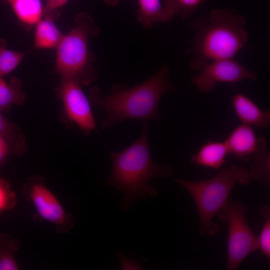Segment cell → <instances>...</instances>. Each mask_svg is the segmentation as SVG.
Returning a JSON list of instances; mask_svg holds the SVG:
<instances>
[{"instance_id": "6da1fadb", "label": "cell", "mask_w": 270, "mask_h": 270, "mask_svg": "<svg viewBox=\"0 0 270 270\" xmlns=\"http://www.w3.org/2000/svg\"><path fill=\"white\" fill-rule=\"evenodd\" d=\"M169 75L168 67L164 64L150 78L131 88L116 84L107 95H102L96 86L92 88L88 94L90 104L106 113L102 126L108 129L128 119L158 120L162 97L174 90Z\"/></svg>"}, {"instance_id": "7a4b0ae2", "label": "cell", "mask_w": 270, "mask_h": 270, "mask_svg": "<svg viewBox=\"0 0 270 270\" xmlns=\"http://www.w3.org/2000/svg\"><path fill=\"white\" fill-rule=\"evenodd\" d=\"M143 123L139 138L132 144L120 152L110 151L112 170L104 184L122 192L120 208L126 211L138 199L158 195L156 188L149 184L152 179L170 178L174 174L170 166L153 160L148 142L150 126L146 122Z\"/></svg>"}, {"instance_id": "3957f363", "label": "cell", "mask_w": 270, "mask_h": 270, "mask_svg": "<svg viewBox=\"0 0 270 270\" xmlns=\"http://www.w3.org/2000/svg\"><path fill=\"white\" fill-rule=\"evenodd\" d=\"M246 24L234 9H214L208 17L192 22L194 36L187 50L190 68L200 71L210 60L234 58L246 46Z\"/></svg>"}, {"instance_id": "277c9868", "label": "cell", "mask_w": 270, "mask_h": 270, "mask_svg": "<svg viewBox=\"0 0 270 270\" xmlns=\"http://www.w3.org/2000/svg\"><path fill=\"white\" fill-rule=\"evenodd\" d=\"M248 170L237 164L221 170L214 177L199 181L175 178L190 194L196 206L200 219V234L214 236L220 230L214 217L230 200V192L238 183L248 185L252 180Z\"/></svg>"}, {"instance_id": "5b68a950", "label": "cell", "mask_w": 270, "mask_h": 270, "mask_svg": "<svg viewBox=\"0 0 270 270\" xmlns=\"http://www.w3.org/2000/svg\"><path fill=\"white\" fill-rule=\"evenodd\" d=\"M75 20L76 26L64 35L56 49L54 71L62 78H75L88 85L98 76L94 58L88 50V39L98 35L100 30L88 14H78Z\"/></svg>"}, {"instance_id": "8992f818", "label": "cell", "mask_w": 270, "mask_h": 270, "mask_svg": "<svg viewBox=\"0 0 270 270\" xmlns=\"http://www.w3.org/2000/svg\"><path fill=\"white\" fill-rule=\"evenodd\" d=\"M248 210L244 204L229 200L216 214L221 220L228 223V270H237L250 254L258 249L257 236L246 218Z\"/></svg>"}, {"instance_id": "52a82bcc", "label": "cell", "mask_w": 270, "mask_h": 270, "mask_svg": "<svg viewBox=\"0 0 270 270\" xmlns=\"http://www.w3.org/2000/svg\"><path fill=\"white\" fill-rule=\"evenodd\" d=\"M22 193L32 204L38 216L53 224L58 232H68L72 228L74 217L66 211L55 195L45 186L42 176L30 177L23 186Z\"/></svg>"}, {"instance_id": "ba28073f", "label": "cell", "mask_w": 270, "mask_h": 270, "mask_svg": "<svg viewBox=\"0 0 270 270\" xmlns=\"http://www.w3.org/2000/svg\"><path fill=\"white\" fill-rule=\"evenodd\" d=\"M55 92L62 102L64 116L69 122L76 124L86 136L92 132H96L91 104L78 80L62 78Z\"/></svg>"}, {"instance_id": "9c48e42d", "label": "cell", "mask_w": 270, "mask_h": 270, "mask_svg": "<svg viewBox=\"0 0 270 270\" xmlns=\"http://www.w3.org/2000/svg\"><path fill=\"white\" fill-rule=\"evenodd\" d=\"M256 74L230 58L208 63L200 74L192 76L191 82L200 92L208 93L215 89L218 82L233 84L244 80H256Z\"/></svg>"}, {"instance_id": "30bf717a", "label": "cell", "mask_w": 270, "mask_h": 270, "mask_svg": "<svg viewBox=\"0 0 270 270\" xmlns=\"http://www.w3.org/2000/svg\"><path fill=\"white\" fill-rule=\"evenodd\" d=\"M224 142L229 154L243 161H249L258 150L259 140L250 126L242 124L231 132Z\"/></svg>"}, {"instance_id": "8fae6325", "label": "cell", "mask_w": 270, "mask_h": 270, "mask_svg": "<svg viewBox=\"0 0 270 270\" xmlns=\"http://www.w3.org/2000/svg\"><path fill=\"white\" fill-rule=\"evenodd\" d=\"M232 104L242 124L254 126L262 130L269 127L270 110H262L250 98L242 94H236L233 96Z\"/></svg>"}, {"instance_id": "7c38bea8", "label": "cell", "mask_w": 270, "mask_h": 270, "mask_svg": "<svg viewBox=\"0 0 270 270\" xmlns=\"http://www.w3.org/2000/svg\"><path fill=\"white\" fill-rule=\"evenodd\" d=\"M228 154L225 142L208 140L192 156L190 162L199 166L217 170L226 162Z\"/></svg>"}, {"instance_id": "4fadbf2b", "label": "cell", "mask_w": 270, "mask_h": 270, "mask_svg": "<svg viewBox=\"0 0 270 270\" xmlns=\"http://www.w3.org/2000/svg\"><path fill=\"white\" fill-rule=\"evenodd\" d=\"M12 8L19 22L26 29L33 28L44 15L40 0H0Z\"/></svg>"}, {"instance_id": "5bb4252c", "label": "cell", "mask_w": 270, "mask_h": 270, "mask_svg": "<svg viewBox=\"0 0 270 270\" xmlns=\"http://www.w3.org/2000/svg\"><path fill=\"white\" fill-rule=\"evenodd\" d=\"M54 18L44 16L35 26L34 49H56L64 35L54 22Z\"/></svg>"}, {"instance_id": "9a60e30c", "label": "cell", "mask_w": 270, "mask_h": 270, "mask_svg": "<svg viewBox=\"0 0 270 270\" xmlns=\"http://www.w3.org/2000/svg\"><path fill=\"white\" fill-rule=\"evenodd\" d=\"M139 8L136 19L143 27L149 28L154 24L170 21L173 16L162 4L160 0H138Z\"/></svg>"}, {"instance_id": "2e32d148", "label": "cell", "mask_w": 270, "mask_h": 270, "mask_svg": "<svg viewBox=\"0 0 270 270\" xmlns=\"http://www.w3.org/2000/svg\"><path fill=\"white\" fill-rule=\"evenodd\" d=\"M258 148L252 158L253 161L248 172L252 179L269 186L270 182V150L267 148L266 140L261 137L258 138Z\"/></svg>"}, {"instance_id": "e0dca14e", "label": "cell", "mask_w": 270, "mask_h": 270, "mask_svg": "<svg viewBox=\"0 0 270 270\" xmlns=\"http://www.w3.org/2000/svg\"><path fill=\"white\" fill-rule=\"evenodd\" d=\"M26 97L20 80L12 76L7 82L0 76V112L8 110L12 105H22Z\"/></svg>"}, {"instance_id": "ac0fdd59", "label": "cell", "mask_w": 270, "mask_h": 270, "mask_svg": "<svg viewBox=\"0 0 270 270\" xmlns=\"http://www.w3.org/2000/svg\"><path fill=\"white\" fill-rule=\"evenodd\" d=\"M20 242L5 232H0V270H17L18 267L14 252L20 248Z\"/></svg>"}, {"instance_id": "d6986e66", "label": "cell", "mask_w": 270, "mask_h": 270, "mask_svg": "<svg viewBox=\"0 0 270 270\" xmlns=\"http://www.w3.org/2000/svg\"><path fill=\"white\" fill-rule=\"evenodd\" d=\"M6 41L0 38V76L4 77L13 71L30 51L19 52L6 48Z\"/></svg>"}, {"instance_id": "ffe728a7", "label": "cell", "mask_w": 270, "mask_h": 270, "mask_svg": "<svg viewBox=\"0 0 270 270\" xmlns=\"http://www.w3.org/2000/svg\"><path fill=\"white\" fill-rule=\"evenodd\" d=\"M27 148L26 138L14 139L0 134V169L12 154L22 156Z\"/></svg>"}, {"instance_id": "44dd1931", "label": "cell", "mask_w": 270, "mask_h": 270, "mask_svg": "<svg viewBox=\"0 0 270 270\" xmlns=\"http://www.w3.org/2000/svg\"><path fill=\"white\" fill-rule=\"evenodd\" d=\"M206 0H163L164 6L174 17L180 15L189 18Z\"/></svg>"}, {"instance_id": "7402d4cb", "label": "cell", "mask_w": 270, "mask_h": 270, "mask_svg": "<svg viewBox=\"0 0 270 270\" xmlns=\"http://www.w3.org/2000/svg\"><path fill=\"white\" fill-rule=\"evenodd\" d=\"M260 214L264 218L265 222L258 236H257L258 249L266 258H270V208L268 205L263 206Z\"/></svg>"}, {"instance_id": "603a6c76", "label": "cell", "mask_w": 270, "mask_h": 270, "mask_svg": "<svg viewBox=\"0 0 270 270\" xmlns=\"http://www.w3.org/2000/svg\"><path fill=\"white\" fill-rule=\"evenodd\" d=\"M16 202V195L12 190L10 184L0 178V212L12 208Z\"/></svg>"}, {"instance_id": "cb8c5ba5", "label": "cell", "mask_w": 270, "mask_h": 270, "mask_svg": "<svg viewBox=\"0 0 270 270\" xmlns=\"http://www.w3.org/2000/svg\"><path fill=\"white\" fill-rule=\"evenodd\" d=\"M0 134L14 139L26 138L19 128L6 118L2 112H0Z\"/></svg>"}, {"instance_id": "d4e9b609", "label": "cell", "mask_w": 270, "mask_h": 270, "mask_svg": "<svg viewBox=\"0 0 270 270\" xmlns=\"http://www.w3.org/2000/svg\"><path fill=\"white\" fill-rule=\"evenodd\" d=\"M68 0H46L44 15H50L56 18L60 16L58 8L62 7Z\"/></svg>"}, {"instance_id": "484cf974", "label": "cell", "mask_w": 270, "mask_h": 270, "mask_svg": "<svg viewBox=\"0 0 270 270\" xmlns=\"http://www.w3.org/2000/svg\"><path fill=\"white\" fill-rule=\"evenodd\" d=\"M104 2L108 6H116L120 2V0H104Z\"/></svg>"}]
</instances>
